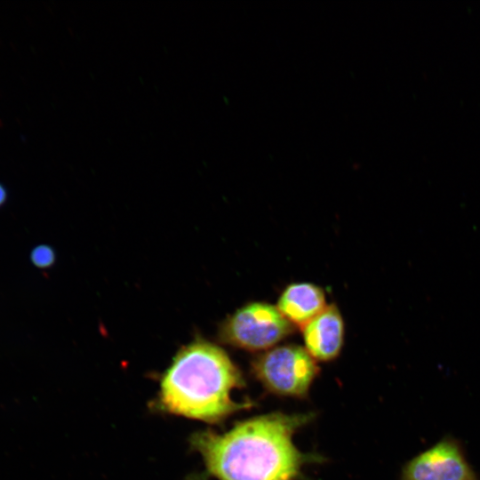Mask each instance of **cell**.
<instances>
[{"instance_id":"cell-1","label":"cell","mask_w":480,"mask_h":480,"mask_svg":"<svg viewBox=\"0 0 480 480\" xmlns=\"http://www.w3.org/2000/svg\"><path fill=\"white\" fill-rule=\"evenodd\" d=\"M314 413L271 412L237 422L225 433H196L191 444L218 480H300L304 466L322 461L293 443Z\"/></svg>"},{"instance_id":"cell-2","label":"cell","mask_w":480,"mask_h":480,"mask_svg":"<svg viewBox=\"0 0 480 480\" xmlns=\"http://www.w3.org/2000/svg\"><path fill=\"white\" fill-rule=\"evenodd\" d=\"M240 370L217 345L195 340L175 355L160 382L159 405L176 415L219 423L253 406L231 393L244 387Z\"/></svg>"},{"instance_id":"cell-3","label":"cell","mask_w":480,"mask_h":480,"mask_svg":"<svg viewBox=\"0 0 480 480\" xmlns=\"http://www.w3.org/2000/svg\"><path fill=\"white\" fill-rule=\"evenodd\" d=\"M319 371L316 360L306 348L298 345L268 349L251 364L253 377L266 391L293 398L308 396Z\"/></svg>"},{"instance_id":"cell-4","label":"cell","mask_w":480,"mask_h":480,"mask_svg":"<svg viewBox=\"0 0 480 480\" xmlns=\"http://www.w3.org/2000/svg\"><path fill=\"white\" fill-rule=\"evenodd\" d=\"M276 307L264 302H252L238 308L220 326L223 343L249 350L269 349L293 331Z\"/></svg>"},{"instance_id":"cell-5","label":"cell","mask_w":480,"mask_h":480,"mask_svg":"<svg viewBox=\"0 0 480 480\" xmlns=\"http://www.w3.org/2000/svg\"><path fill=\"white\" fill-rule=\"evenodd\" d=\"M400 480H480L461 443L446 436L409 460Z\"/></svg>"},{"instance_id":"cell-6","label":"cell","mask_w":480,"mask_h":480,"mask_svg":"<svg viewBox=\"0 0 480 480\" xmlns=\"http://www.w3.org/2000/svg\"><path fill=\"white\" fill-rule=\"evenodd\" d=\"M302 331L306 350L315 360L327 362L340 355L344 340V324L334 305L326 306Z\"/></svg>"},{"instance_id":"cell-7","label":"cell","mask_w":480,"mask_h":480,"mask_svg":"<svg viewBox=\"0 0 480 480\" xmlns=\"http://www.w3.org/2000/svg\"><path fill=\"white\" fill-rule=\"evenodd\" d=\"M323 290L308 283L287 286L277 302L280 313L292 324L303 328L325 308Z\"/></svg>"},{"instance_id":"cell-8","label":"cell","mask_w":480,"mask_h":480,"mask_svg":"<svg viewBox=\"0 0 480 480\" xmlns=\"http://www.w3.org/2000/svg\"><path fill=\"white\" fill-rule=\"evenodd\" d=\"M31 261L39 268L51 267L55 260L53 250L47 245H38L31 252Z\"/></svg>"},{"instance_id":"cell-9","label":"cell","mask_w":480,"mask_h":480,"mask_svg":"<svg viewBox=\"0 0 480 480\" xmlns=\"http://www.w3.org/2000/svg\"><path fill=\"white\" fill-rule=\"evenodd\" d=\"M6 198V191L4 188L0 184V205L4 204Z\"/></svg>"}]
</instances>
